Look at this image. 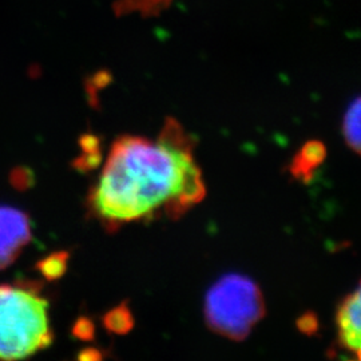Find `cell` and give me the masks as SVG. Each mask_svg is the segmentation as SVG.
<instances>
[{
  "instance_id": "5",
  "label": "cell",
  "mask_w": 361,
  "mask_h": 361,
  "mask_svg": "<svg viewBox=\"0 0 361 361\" xmlns=\"http://www.w3.org/2000/svg\"><path fill=\"white\" fill-rule=\"evenodd\" d=\"M336 328L341 348L361 360V281L340 304Z\"/></svg>"
},
{
  "instance_id": "3",
  "label": "cell",
  "mask_w": 361,
  "mask_h": 361,
  "mask_svg": "<svg viewBox=\"0 0 361 361\" xmlns=\"http://www.w3.org/2000/svg\"><path fill=\"white\" fill-rule=\"evenodd\" d=\"M264 314V296L246 276L228 274L207 292L205 320L212 331L226 338L244 340Z\"/></svg>"
},
{
  "instance_id": "6",
  "label": "cell",
  "mask_w": 361,
  "mask_h": 361,
  "mask_svg": "<svg viewBox=\"0 0 361 361\" xmlns=\"http://www.w3.org/2000/svg\"><path fill=\"white\" fill-rule=\"evenodd\" d=\"M343 134L349 147L361 155V97L349 104L343 121Z\"/></svg>"
},
{
  "instance_id": "2",
  "label": "cell",
  "mask_w": 361,
  "mask_h": 361,
  "mask_svg": "<svg viewBox=\"0 0 361 361\" xmlns=\"http://www.w3.org/2000/svg\"><path fill=\"white\" fill-rule=\"evenodd\" d=\"M52 343L49 301L30 283L0 285V359L20 360Z\"/></svg>"
},
{
  "instance_id": "4",
  "label": "cell",
  "mask_w": 361,
  "mask_h": 361,
  "mask_svg": "<svg viewBox=\"0 0 361 361\" xmlns=\"http://www.w3.org/2000/svg\"><path fill=\"white\" fill-rule=\"evenodd\" d=\"M31 240V224L18 209L0 207V269L8 268Z\"/></svg>"
},
{
  "instance_id": "9",
  "label": "cell",
  "mask_w": 361,
  "mask_h": 361,
  "mask_svg": "<svg viewBox=\"0 0 361 361\" xmlns=\"http://www.w3.org/2000/svg\"><path fill=\"white\" fill-rule=\"evenodd\" d=\"M106 322L109 324L110 329L123 332V329H126V323H131V319H130V316L125 317L123 310H114L110 313V316Z\"/></svg>"
},
{
  "instance_id": "7",
  "label": "cell",
  "mask_w": 361,
  "mask_h": 361,
  "mask_svg": "<svg viewBox=\"0 0 361 361\" xmlns=\"http://www.w3.org/2000/svg\"><path fill=\"white\" fill-rule=\"evenodd\" d=\"M325 155V149L320 143L312 142L304 146L293 161V173L297 177H307L310 170L317 168Z\"/></svg>"
},
{
  "instance_id": "1",
  "label": "cell",
  "mask_w": 361,
  "mask_h": 361,
  "mask_svg": "<svg viewBox=\"0 0 361 361\" xmlns=\"http://www.w3.org/2000/svg\"><path fill=\"white\" fill-rule=\"evenodd\" d=\"M205 194L190 138L168 119L154 141L123 135L113 143L89 204L92 214L113 229L162 214L178 219Z\"/></svg>"
},
{
  "instance_id": "8",
  "label": "cell",
  "mask_w": 361,
  "mask_h": 361,
  "mask_svg": "<svg viewBox=\"0 0 361 361\" xmlns=\"http://www.w3.org/2000/svg\"><path fill=\"white\" fill-rule=\"evenodd\" d=\"M66 259H67L66 255H55L51 257L46 258L40 264V269L46 277H50V279L58 277L65 271Z\"/></svg>"
}]
</instances>
